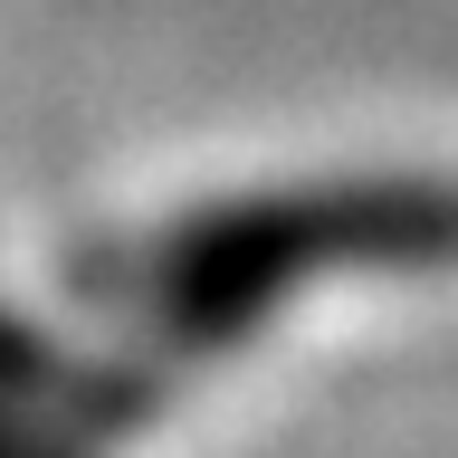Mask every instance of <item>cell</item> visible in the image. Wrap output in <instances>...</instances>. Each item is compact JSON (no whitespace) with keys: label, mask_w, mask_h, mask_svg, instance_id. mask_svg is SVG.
<instances>
[{"label":"cell","mask_w":458,"mask_h":458,"mask_svg":"<svg viewBox=\"0 0 458 458\" xmlns=\"http://www.w3.org/2000/svg\"><path fill=\"white\" fill-rule=\"evenodd\" d=\"M0 458H57L38 429H20V411H0Z\"/></svg>","instance_id":"7a4b0ae2"},{"label":"cell","mask_w":458,"mask_h":458,"mask_svg":"<svg viewBox=\"0 0 458 458\" xmlns=\"http://www.w3.org/2000/svg\"><path fill=\"white\" fill-rule=\"evenodd\" d=\"M335 267H458V182L392 172V182H306V191L220 200L143 239L106 277L172 353H191V344H229L286 286Z\"/></svg>","instance_id":"6da1fadb"}]
</instances>
